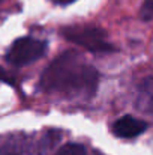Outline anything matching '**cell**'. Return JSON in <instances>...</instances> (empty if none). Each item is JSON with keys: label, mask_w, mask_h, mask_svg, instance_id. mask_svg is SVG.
Listing matches in <instances>:
<instances>
[{"label": "cell", "mask_w": 153, "mask_h": 155, "mask_svg": "<svg viewBox=\"0 0 153 155\" xmlns=\"http://www.w3.org/2000/svg\"><path fill=\"white\" fill-rule=\"evenodd\" d=\"M99 74L78 53L66 51L51 62L41 77L45 92L65 98H90L98 87Z\"/></svg>", "instance_id": "6da1fadb"}, {"label": "cell", "mask_w": 153, "mask_h": 155, "mask_svg": "<svg viewBox=\"0 0 153 155\" xmlns=\"http://www.w3.org/2000/svg\"><path fill=\"white\" fill-rule=\"evenodd\" d=\"M63 35L68 41L84 47L90 51L96 53H107L114 51V47L108 44L105 32L92 27V26H69L63 29Z\"/></svg>", "instance_id": "7a4b0ae2"}, {"label": "cell", "mask_w": 153, "mask_h": 155, "mask_svg": "<svg viewBox=\"0 0 153 155\" xmlns=\"http://www.w3.org/2000/svg\"><path fill=\"white\" fill-rule=\"evenodd\" d=\"M47 51V42L35 38H20L17 39L6 54V60L15 66L29 65L41 59Z\"/></svg>", "instance_id": "3957f363"}, {"label": "cell", "mask_w": 153, "mask_h": 155, "mask_svg": "<svg viewBox=\"0 0 153 155\" xmlns=\"http://www.w3.org/2000/svg\"><path fill=\"white\" fill-rule=\"evenodd\" d=\"M36 146L32 140L21 134L0 139V155H36Z\"/></svg>", "instance_id": "277c9868"}, {"label": "cell", "mask_w": 153, "mask_h": 155, "mask_svg": "<svg viewBox=\"0 0 153 155\" xmlns=\"http://www.w3.org/2000/svg\"><path fill=\"white\" fill-rule=\"evenodd\" d=\"M147 130V124L144 120H140L134 116H122L120 119H117L113 125V133L122 139H132L140 136L141 133H144Z\"/></svg>", "instance_id": "5b68a950"}, {"label": "cell", "mask_w": 153, "mask_h": 155, "mask_svg": "<svg viewBox=\"0 0 153 155\" xmlns=\"http://www.w3.org/2000/svg\"><path fill=\"white\" fill-rule=\"evenodd\" d=\"M137 107L143 111L153 113V77L144 78L137 92Z\"/></svg>", "instance_id": "8992f818"}, {"label": "cell", "mask_w": 153, "mask_h": 155, "mask_svg": "<svg viewBox=\"0 0 153 155\" xmlns=\"http://www.w3.org/2000/svg\"><path fill=\"white\" fill-rule=\"evenodd\" d=\"M54 155H86V151L81 145L77 143H68L65 146H62Z\"/></svg>", "instance_id": "52a82bcc"}, {"label": "cell", "mask_w": 153, "mask_h": 155, "mask_svg": "<svg viewBox=\"0 0 153 155\" xmlns=\"http://www.w3.org/2000/svg\"><path fill=\"white\" fill-rule=\"evenodd\" d=\"M140 14H141V18H143L144 21L152 20L153 18V0H144Z\"/></svg>", "instance_id": "ba28073f"}, {"label": "cell", "mask_w": 153, "mask_h": 155, "mask_svg": "<svg viewBox=\"0 0 153 155\" xmlns=\"http://www.w3.org/2000/svg\"><path fill=\"white\" fill-rule=\"evenodd\" d=\"M54 2H57V3H72L75 0H54Z\"/></svg>", "instance_id": "9c48e42d"}, {"label": "cell", "mask_w": 153, "mask_h": 155, "mask_svg": "<svg viewBox=\"0 0 153 155\" xmlns=\"http://www.w3.org/2000/svg\"><path fill=\"white\" fill-rule=\"evenodd\" d=\"M6 78V75H5V71H2L0 69V80H5Z\"/></svg>", "instance_id": "30bf717a"}]
</instances>
